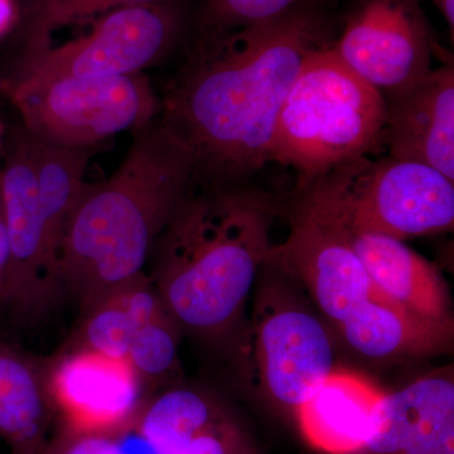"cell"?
Listing matches in <instances>:
<instances>
[{"instance_id": "obj_1", "label": "cell", "mask_w": 454, "mask_h": 454, "mask_svg": "<svg viewBox=\"0 0 454 454\" xmlns=\"http://www.w3.org/2000/svg\"><path fill=\"white\" fill-rule=\"evenodd\" d=\"M322 26L294 9L258 25L202 32L160 104L203 186H232L271 160L284 100Z\"/></svg>"}, {"instance_id": "obj_2", "label": "cell", "mask_w": 454, "mask_h": 454, "mask_svg": "<svg viewBox=\"0 0 454 454\" xmlns=\"http://www.w3.org/2000/svg\"><path fill=\"white\" fill-rule=\"evenodd\" d=\"M195 184L190 149L162 121L137 131L115 173L86 184L59 255L62 294L82 313L145 276L155 241Z\"/></svg>"}, {"instance_id": "obj_3", "label": "cell", "mask_w": 454, "mask_h": 454, "mask_svg": "<svg viewBox=\"0 0 454 454\" xmlns=\"http://www.w3.org/2000/svg\"><path fill=\"white\" fill-rule=\"evenodd\" d=\"M276 207L241 184L191 188L155 241V292L181 330L216 337L243 309L270 252Z\"/></svg>"}, {"instance_id": "obj_4", "label": "cell", "mask_w": 454, "mask_h": 454, "mask_svg": "<svg viewBox=\"0 0 454 454\" xmlns=\"http://www.w3.org/2000/svg\"><path fill=\"white\" fill-rule=\"evenodd\" d=\"M265 265L300 280L346 342L367 357L418 356L446 343L443 333L387 300L346 239L309 215L295 211L288 238L271 247Z\"/></svg>"}, {"instance_id": "obj_5", "label": "cell", "mask_w": 454, "mask_h": 454, "mask_svg": "<svg viewBox=\"0 0 454 454\" xmlns=\"http://www.w3.org/2000/svg\"><path fill=\"white\" fill-rule=\"evenodd\" d=\"M387 101L333 47L304 59L274 133L271 160L294 169L301 188L372 153L382 142Z\"/></svg>"}, {"instance_id": "obj_6", "label": "cell", "mask_w": 454, "mask_h": 454, "mask_svg": "<svg viewBox=\"0 0 454 454\" xmlns=\"http://www.w3.org/2000/svg\"><path fill=\"white\" fill-rule=\"evenodd\" d=\"M453 184L426 164L364 155L301 188L297 210L340 231L405 241L453 230Z\"/></svg>"}, {"instance_id": "obj_7", "label": "cell", "mask_w": 454, "mask_h": 454, "mask_svg": "<svg viewBox=\"0 0 454 454\" xmlns=\"http://www.w3.org/2000/svg\"><path fill=\"white\" fill-rule=\"evenodd\" d=\"M23 129L49 145L97 149L122 131L145 129L160 109L142 74L112 79L2 82Z\"/></svg>"}, {"instance_id": "obj_8", "label": "cell", "mask_w": 454, "mask_h": 454, "mask_svg": "<svg viewBox=\"0 0 454 454\" xmlns=\"http://www.w3.org/2000/svg\"><path fill=\"white\" fill-rule=\"evenodd\" d=\"M181 18L166 3L116 9L95 20L91 31L59 46L23 49L4 82L51 79H112L142 74L166 55Z\"/></svg>"}, {"instance_id": "obj_9", "label": "cell", "mask_w": 454, "mask_h": 454, "mask_svg": "<svg viewBox=\"0 0 454 454\" xmlns=\"http://www.w3.org/2000/svg\"><path fill=\"white\" fill-rule=\"evenodd\" d=\"M0 201L9 241L4 304L20 318H38L62 295L59 260L38 195L32 138L16 131L0 172Z\"/></svg>"}, {"instance_id": "obj_10", "label": "cell", "mask_w": 454, "mask_h": 454, "mask_svg": "<svg viewBox=\"0 0 454 454\" xmlns=\"http://www.w3.org/2000/svg\"><path fill=\"white\" fill-rule=\"evenodd\" d=\"M244 355L253 381L277 404L298 408L334 372L333 343L318 318L286 298L265 297Z\"/></svg>"}, {"instance_id": "obj_11", "label": "cell", "mask_w": 454, "mask_h": 454, "mask_svg": "<svg viewBox=\"0 0 454 454\" xmlns=\"http://www.w3.org/2000/svg\"><path fill=\"white\" fill-rule=\"evenodd\" d=\"M333 49L382 97L393 98L432 71L435 42L419 0H364Z\"/></svg>"}, {"instance_id": "obj_12", "label": "cell", "mask_w": 454, "mask_h": 454, "mask_svg": "<svg viewBox=\"0 0 454 454\" xmlns=\"http://www.w3.org/2000/svg\"><path fill=\"white\" fill-rule=\"evenodd\" d=\"M44 363L59 432L119 434L134 426L151 396L128 358L67 346Z\"/></svg>"}, {"instance_id": "obj_13", "label": "cell", "mask_w": 454, "mask_h": 454, "mask_svg": "<svg viewBox=\"0 0 454 454\" xmlns=\"http://www.w3.org/2000/svg\"><path fill=\"white\" fill-rule=\"evenodd\" d=\"M385 101L382 142L390 157L426 164L454 182L452 62Z\"/></svg>"}, {"instance_id": "obj_14", "label": "cell", "mask_w": 454, "mask_h": 454, "mask_svg": "<svg viewBox=\"0 0 454 454\" xmlns=\"http://www.w3.org/2000/svg\"><path fill=\"white\" fill-rule=\"evenodd\" d=\"M134 428L155 454H260L220 403L188 387L149 396Z\"/></svg>"}, {"instance_id": "obj_15", "label": "cell", "mask_w": 454, "mask_h": 454, "mask_svg": "<svg viewBox=\"0 0 454 454\" xmlns=\"http://www.w3.org/2000/svg\"><path fill=\"white\" fill-rule=\"evenodd\" d=\"M336 230L387 300L424 325L452 336V301L434 265L390 236Z\"/></svg>"}, {"instance_id": "obj_16", "label": "cell", "mask_w": 454, "mask_h": 454, "mask_svg": "<svg viewBox=\"0 0 454 454\" xmlns=\"http://www.w3.org/2000/svg\"><path fill=\"white\" fill-rule=\"evenodd\" d=\"M357 454H454V384L427 376L384 394L372 437Z\"/></svg>"}, {"instance_id": "obj_17", "label": "cell", "mask_w": 454, "mask_h": 454, "mask_svg": "<svg viewBox=\"0 0 454 454\" xmlns=\"http://www.w3.org/2000/svg\"><path fill=\"white\" fill-rule=\"evenodd\" d=\"M384 394L357 373L334 370L295 411L310 446L327 454H357L375 427Z\"/></svg>"}, {"instance_id": "obj_18", "label": "cell", "mask_w": 454, "mask_h": 454, "mask_svg": "<svg viewBox=\"0 0 454 454\" xmlns=\"http://www.w3.org/2000/svg\"><path fill=\"white\" fill-rule=\"evenodd\" d=\"M53 418L46 363L0 339V438L13 454H40Z\"/></svg>"}, {"instance_id": "obj_19", "label": "cell", "mask_w": 454, "mask_h": 454, "mask_svg": "<svg viewBox=\"0 0 454 454\" xmlns=\"http://www.w3.org/2000/svg\"><path fill=\"white\" fill-rule=\"evenodd\" d=\"M164 309L149 277H140L82 313V319L71 343L107 356L128 358L131 340L140 325Z\"/></svg>"}, {"instance_id": "obj_20", "label": "cell", "mask_w": 454, "mask_h": 454, "mask_svg": "<svg viewBox=\"0 0 454 454\" xmlns=\"http://www.w3.org/2000/svg\"><path fill=\"white\" fill-rule=\"evenodd\" d=\"M31 138L38 195L46 216L51 247L59 260L66 226L82 195L86 168L97 149L66 148L32 136Z\"/></svg>"}, {"instance_id": "obj_21", "label": "cell", "mask_w": 454, "mask_h": 454, "mask_svg": "<svg viewBox=\"0 0 454 454\" xmlns=\"http://www.w3.org/2000/svg\"><path fill=\"white\" fill-rule=\"evenodd\" d=\"M164 0H23L22 47L51 43L53 33L80 25L116 9L155 4Z\"/></svg>"}, {"instance_id": "obj_22", "label": "cell", "mask_w": 454, "mask_h": 454, "mask_svg": "<svg viewBox=\"0 0 454 454\" xmlns=\"http://www.w3.org/2000/svg\"><path fill=\"white\" fill-rule=\"evenodd\" d=\"M179 325L167 310L145 322L131 340L128 360L146 387L173 378L179 369Z\"/></svg>"}, {"instance_id": "obj_23", "label": "cell", "mask_w": 454, "mask_h": 454, "mask_svg": "<svg viewBox=\"0 0 454 454\" xmlns=\"http://www.w3.org/2000/svg\"><path fill=\"white\" fill-rule=\"evenodd\" d=\"M307 0H208L202 32L227 31L268 22L298 9Z\"/></svg>"}, {"instance_id": "obj_24", "label": "cell", "mask_w": 454, "mask_h": 454, "mask_svg": "<svg viewBox=\"0 0 454 454\" xmlns=\"http://www.w3.org/2000/svg\"><path fill=\"white\" fill-rule=\"evenodd\" d=\"M151 448L134 429L119 434H74L59 432L40 454H146Z\"/></svg>"}, {"instance_id": "obj_25", "label": "cell", "mask_w": 454, "mask_h": 454, "mask_svg": "<svg viewBox=\"0 0 454 454\" xmlns=\"http://www.w3.org/2000/svg\"><path fill=\"white\" fill-rule=\"evenodd\" d=\"M9 271V241L0 201V304H4Z\"/></svg>"}, {"instance_id": "obj_26", "label": "cell", "mask_w": 454, "mask_h": 454, "mask_svg": "<svg viewBox=\"0 0 454 454\" xmlns=\"http://www.w3.org/2000/svg\"><path fill=\"white\" fill-rule=\"evenodd\" d=\"M17 18L13 0H0V37L13 26Z\"/></svg>"}, {"instance_id": "obj_27", "label": "cell", "mask_w": 454, "mask_h": 454, "mask_svg": "<svg viewBox=\"0 0 454 454\" xmlns=\"http://www.w3.org/2000/svg\"><path fill=\"white\" fill-rule=\"evenodd\" d=\"M446 20L450 32L454 29V0H430Z\"/></svg>"}, {"instance_id": "obj_28", "label": "cell", "mask_w": 454, "mask_h": 454, "mask_svg": "<svg viewBox=\"0 0 454 454\" xmlns=\"http://www.w3.org/2000/svg\"><path fill=\"white\" fill-rule=\"evenodd\" d=\"M3 139H4V125H3L2 119H0V149H2Z\"/></svg>"}]
</instances>
